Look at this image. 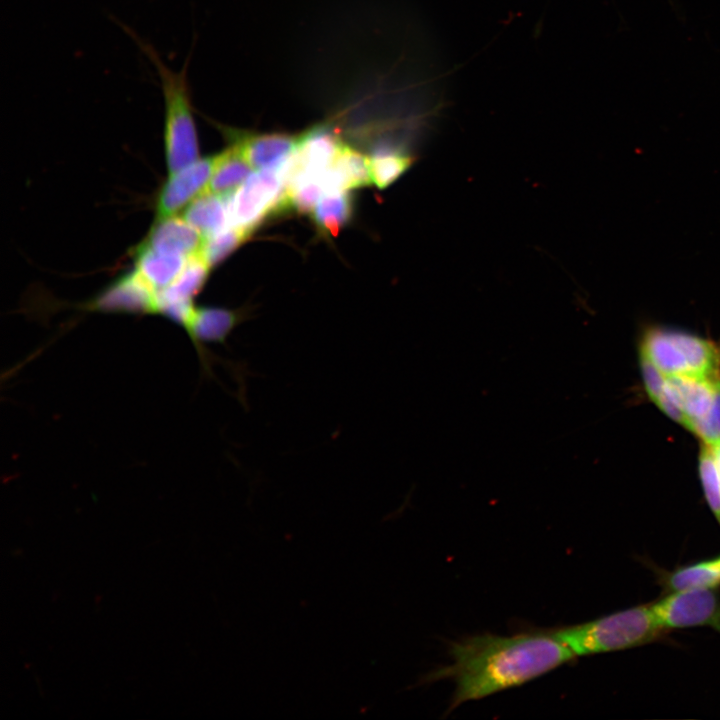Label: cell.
Segmentation results:
<instances>
[{"mask_svg": "<svg viewBox=\"0 0 720 720\" xmlns=\"http://www.w3.org/2000/svg\"><path fill=\"white\" fill-rule=\"evenodd\" d=\"M714 451L716 453L717 461H718L719 468H720V447L714 449Z\"/></svg>", "mask_w": 720, "mask_h": 720, "instance_id": "484cf974", "label": "cell"}, {"mask_svg": "<svg viewBox=\"0 0 720 720\" xmlns=\"http://www.w3.org/2000/svg\"><path fill=\"white\" fill-rule=\"evenodd\" d=\"M663 629L707 626L720 633V595L716 588L671 591L651 603Z\"/></svg>", "mask_w": 720, "mask_h": 720, "instance_id": "5b68a950", "label": "cell"}, {"mask_svg": "<svg viewBox=\"0 0 720 720\" xmlns=\"http://www.w3.org/2000/svg\"><path fill=\"white\" fill-rule=\"evenodd\" d=\"M325 193L346 191L372 183L369 158L343 144L334 161L323 173Z\"/></svg>", "mask_w": 720, "mask_h": 720, "instance_id": "8fae6325", "label": "cell"}, {"mask_svg": "<svg viewBox=\"0 0 720 720\" xmlns=\"http://www.w3.org/2000/svg\"><path fill=\"white\" fill-rule=\"evenodd\" d=\"M662 631L647 604L552 632L575 656H586L641 646L656 640Z\"/></svg>", "mask_w": 720, "mask_h": 720, "instance_id": "3957f363", "label": "cell"}, {"mask_svg": "<svg viewBox=\"0 0 720 720\" xmlns=\"http://www.w3.org/2000/svg\"><path fill=\"white\" fill-rule=\"evenodd\" d=\"M155 66L164 99V147L169 175L198 159L199 147L191 92L187 78L188 56L179 71L167 67L155 48L129 27L123 26Z\"/></svg>", "mask_w": 720, "mask_h": 720, "instance_id": "7a4b0ae2", "label": "cell"}, {"mask_svg": "<svg viewBox=\"0 0 720 720\" xmlns=\"http://www.w3.org/2000/svg\"><path fill=\"white\" fill-rule=\"evenodd\" d=\"M698 435L706 445L713 449L720 447V377L715 379V391L712 405L708 413L692 421L691 430Z\"/></svg>", "mask_w": 720, "mask_h": 720, "instance_id": "603a6c76", "label": "cell"}, {"mask_svg": "<svg viewBox=\"0 0 720 720\" xmlns=\"http://www.w3.org/2000/svg\"><path fill=\"white\" fill-rule=\"evenodd\" d=\"M228 199L206 191L186 208L183 218L205 238L228 226Z\"/></svg>", "mask_w": 720, "mask_h": 720, "instance_id": "5bb4252c", "label": "cell"}, {"mask_svg": "<svg viewBox=\"0 0 720 720\" xmlns=\"http://www.w3.org/2000/svg\"><path fill=\"white\" fill-rule=\"evenodd\" d=\"M449 653L451 663L424 678L425 682L451 679L455 683L449 711L522 685L576 657L553 632L473 635L452 643Z\"/></svg>", "mask_w": 720, "mask_h": 720, "instance_id": "6da1fadb", "label": "cell"}, {"mask_svg": "<svg viewBox=\"0 0 720 720\" xmlns=\"http://www.w3.org/2000/svg\"><path fill=\"white\" fill-rule=\"evenodd\" d=\"M248 231L228 225L205 238L201 254L210 268L219 265L250 237Z\"/></svg>", "mask_w": 720, "mask_h": 720, "instance_id": "ffe728a7", "label": "cell"}, {"mask_svg": "<svg viewBox=\"0 0 720 720\" xmlns=\"http://www.w3.org/2000/svg\"><path fill=\"white\" fill-rule=\"evenodd\" d=\"M640 348L666 376L692 374L683 353L669 337L667 329H648Z\"/></svg>", "mask_w": 720, "mask_h": 720, "instance_id": "2e32d148", "label": "cell"}, {"mask_svg": "<svg viewBox=\"0 0 720 720\" xmlns=\"http://www.w3.org/2000/svg\"><path fill=\"white\" fill-rule=\"evenodd\" d=\"M665 587L671 591L717 588L720 585V555L679 567L663 577Z\"/></svg>", "mask_w": 720, "mask_h": 720, "instance_id": "d6986e66", "label": "cell"}, {"mask_svg": "<svg viewBox=\"0 0 720 720\" xmlns=\"http://www.w3.org/2000/svg\"><path fill=\"white\" fill-rule=\"evenodd\" d=\"M413 162L414 156L408 151L370 156L371 181L379 189H384L404 174Z\"/></svg>", "mask_w": 720, "mask_h": 720, "instance_id": "44dd1931", "label": "cell"}, {"mask_svg": "<svg viewBox=\"0 0 720 720\" xmlns=\"http://www.w3.org/2000/svg\"><path fill=\"white\" fill-rule=\"evenodd\" d=\"M91 310L119 313H157L156 292L135 269L114 280L88 305Z\"/></svg>", "mask_w": 720, "mask_h": 720, "instance_id": "ba28073f", "label": "cell"}, {"mask_svg": "<svg viewBox=\"0 0 720 720\" xmlns=\"http://www.w3.org/2000/svg\"><path fill=\"white\" fill-rule=\"evenodd\" d=\"M205 237L184 218L156 220L143 244L166 253L190 258L201 253Z\"/></svg>", "mask_w": 720, "mask_h": 720, "instance_id": "9c48e42d", "label": "cell"}, {"mask_svg": "<svg viewBox=\"0 0 720 720\" xmlns=\"http://www.w3.org/2000/svg\"><path fill=\"white\" fill-rule=\"evenodd\" d=\"M244 319L243 312L219 307L196 309L188 334L202 351L201 341L225 343L232 330Z\"/></svg>", "mask_w": 720, "mask_h": 720, "instance_id": "4fadbf2b", "label": "cell"}, {"mask_svg": "<svg viewBox=\"0 0 720 720\" xmlns=\"http://www.w3.org/2000/svg\"><path fill=\"white\" fill-rule=\"evenodd\" d=\"M640 364L647 394L656 404L664 392L666 382L665 374L652 362L649 356L641 348Z\"/></svg>", "mask_w": 720, "mask_h": 720, "instance_id": "cb8c5ba5", "label": "cell"}, {"mask_svg": "<svg viewBox=\"0 0 720 720\" xmlns=\"http://www.w3.org/2000/svg\"><path fill=\"white\" fill-rule=\"evenodd\" d=\"M289 209L283 166L251 174L229 196L228 225L253 233L271 215Z\"/></svg>", "mask_w": 720, "mask_h": 720, "instance_id": "277c9868", "label": "cell"}, {"mask_svg": "<svg viewBox=\"0 0 720 720\" xmlns=\"http://www.w3.org/2000/svg\"><path fill=\"white\" fill-rule=\"evenodd\" d=\"M248 164L257 170L278 169L294 154L298 137L283 133L257 134L222 128Z\"/></svg>", "mask_w": 720, "mask_h": 720, "instance_id": "52a82bcc", "label": "cell"}, {"mask_svg": "<svg viewBox=\"0 0 720 720\" xmlns=\"http://www.w3.org/2000/svg\"><path fill=\"white\" fill-rule=\"evenodd\" d=\"M219 160V154L197 159L170 174L156 199V220L174 216L206 192Z\"/></svg>", "mask_w": 720, "mask_h": 720, "instance_id": "8992f818", "label": "cell"}, {"mask_svg": "<svg viewBox=\"0 0 720 720\" xmlns=\"http://www.w3.org/2000/svg\"><path fill=\"white\" fill-rule=\"evenodd\" d=\"M135 269L157 293L169 286L183 270L188 258L155 250L143 243L135 249Z\"/></svg>", "mask_w": 720, "mask_h": 720, "instance_id": "7c38bea8", "label": "cell"}, {"mask_svg": "<svg viewBox=\"0 0 720 720\" xmlns=\"http://www.w3.org/2000/svg\"><path fill=\"white\" fill-rule=\"evenodd\" d=\"M699 473L706 500L720 522V468L714 449L706 444L699 456Z\"/></svg>", "mask_w": 720, "mask_h": 720, "instance_id": "7402d4cb", "label": "cell"}, {"mask_svg": "<svg viewBox=\"0 0 720 720\" xmlns=\"http://www.w3.org/2000/svg\"><path fill=\"white\" fill-rule=\"evenodd\" d=\"M717 377L692 374L666 376L664 390L689 418L691 427L692 421L704 417L710 410Z\"/></svg>", "mask_w": 720, "mask_h": 720, "instance_id": "30bf717a", "label": "cell"}, {"mask_svg": "<svg viewBox=\"0 0 720 720\" xmlns=\"http://www.w3.org/2000/svg\"><path fill=\"white\" fill-rule=\"evenodd\" d=\"M667 332L683 353L693 375L708 378L719 376V352L711 342L683 331L667 329Z\"/></svg>", "mask_w": 720, "mask_h": 720, "instance_id": "9a60e30c", "label": "cell"}, {"mask_svg": "<svg viewBox=\"0 0 720 720\" xmlns=\"http://www.w3.org/2000/svg\"><path fill=\"white\" fill-rule=\"evenodd\" d=\"M251 166L236 146L230 143L222 153L206 191L230 196L249 177Z\"/></svg>", "mask_w": 720, "mask_h": 720, "instance_id": "e0dca14e", "label": "cell"}, {"mask_svg": "<svg viewBox=\"0 0 720 720\" xmlns=\"http://www.w3.org/2000/svg\"><path fill=\"white\" fill-rule=\"evenodd\" d=\"M352 214L351 193L348 190L331 192L316 205L312 220L321 234L336 236L351 221Z\"/></svg>", "mask_w": 720, "mask_h": 720, "instance_id": "ac0fdd59", "label": "cell"}, {"mask_svg": "<svg viewBox=\"0 0 720 720\" xmlns=\"http://www.w3.org/2000/svg\"><path fill=\"white\" fill-rule=\"evenodd\" d=\"M656 404L671 419L691 430V421L665 390Z\"/></svg>", "mask_w": 720, "mask_h": 720, "instance_id": "d4e9b609", "label": "cell"}]
</instances>
